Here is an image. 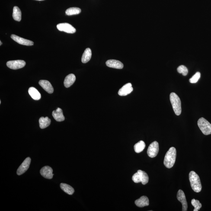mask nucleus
<instances>
[{
  "label": "nucleus",
  "instance_id": "obj_1",
  "mask_svg": "<svg viewBox=\"0 0 211 211\" xmlns=\"http://www.w3.org/2000/svg\"><path fill=\"white\" fill-rule=\"evenodd\" d=\"M177 150L174 147H171L169 149L165 155L164 160V164L167 168H170L174 166L175 164Z\"/></svg>",
  "mask_w": 211,
  "mask_h": 211
},
{
  "label": "nucleus",
  "instance_id": "obj_2",
  "mask_svg": "<svg viewBox=\"0 0 211 211\" xmlns=\"http://www.w3.org/2000/svg\"><path fill=\"white\" fill-rule=\"evenodd\" d=\"M189 180L193 190L196 193L201 191L202 185L199 176L194 171H192L189 173Z\"/></svg>",
  "mask_w": 211,
  "mask_h": 211
},
{
  "label": "nucleus",
  "instance_id": "obj_3",
  "mask_svg": "<svg viewBox=\"0 0 211 211\" xmlns=\"http://www.w3.org/2000/svg\"><path fill=\"white\" fill-rule=\"evenodd\" d=\"M170 99L174 113L177 116H180L181 113V101L180 97L176 93L172 92L170 94Z\"/></svg>",
  "mask_w": 211,
  "mask_h": 211
},
{
  "label": "nucleus",
  "instance_id": "obj_4",
  "mask_svg": "<svg viewBox=\"0 0 211 211\" xmlns=\"http://www.w3.org/2000/svg\"><path fill=\"white\" fill-rule=\"evenodd\" d=\"M197 124L204 135L211 134V124L206 119L203 117L201 118L198 120Z\"/></svg>",
  "mask_w": 211,
  "mask_h": 211
},
{
  "label": "nucleus",
  "instance_id": "obj_5",
  "mask_svg": "<svg viewBox=\"0 0 211 211\" xmlns=\"http://www.w3.org/2000/svg\"><path fill=\"white\" fill-rule=\"evenodd\" d=\"M159 150V144L156 141H154L148 147L147 153L149 157L154 158L158 155Z\"/></svg>",
  "mask_w": 211,
  "mask_h": 211
},
{
  "label": "nucleus",
  "instance_id": "obj_6",
  "mask_svg": "<svg viewBox=\"0 0 211 211\" xmlns=\"http://www.w3.org/2000/svg\"><path fill=\"white\" fill-rule=\"evenodd\" d=\"M57 28L59 31L68 33H74L76 32L75 29L70 24L67 23H60L57 25Z\"/></svg>",
  "mask_w": 211,
  "mask_h": 211
},
{
  "label": "nucleus",
  "instance_id": "obj_7",
  "mask_svg": "<svg viewBox=\"0 0 211 211\" xmlns=\"http://www.w3.org/2000/svg\"><path fill=\"white\" fill-rule=\"evenodd\" d=\"M26 63L24 60L10 61L7 62L6 65L11 69L17 70L22 68L25 66Z\"/></svg>",
  "mask_w": 211,
  "mask_h": 211
},
{
  "label": "nucleus",
  "instance_id": "obj_8",
  "mask_svg": "<svg viewBox=\"0 0 211 211\" xmlns=\"http://www.w3.org/2000/svg\"><path fill=\"white\" fill-rule=\"evenodd\" d=\"M30 161H31V159L30 157H27L24 160L17 170V175H21L28 170L30 167Z\"/></svg>",
  "mask_w": 211,
  "mask_h": 211
},
{
  "label": "nucleus",
  "instance_id": "obj_9",
  "mask_svg": "<svg viewBox=\"0 0 211 211\" xmlns=\"http://www.w3.org/2000/svg\"><path fill=\"white\" fill-rule=\"evenodd\" d=\"M11 37L13 40L17 42L19 44L27 46H32L34 44V42L33 41L20 37L15 34L11 35Z\"/></svg>",
  "mask_w": 211,
  "mask_h": 211
},
{
  "label": "nucleus",
  "instance_id": "obj_10",
  "mask_svg": "<svg viewBox=\"0 0 211 211\" xmlns=\"http://www.w3.org/2000/svg\"><path fill=\"white\" fill-rule=\"evenodd\" d=\"M53 170L49 166H46L41 169L40 173L41 175L45 178L51 179L53 177L54 174Z\"/></svg>",
  "mask_w": 211,
  "mask_h": 211
},
{
  "label": "nucleus",
  "instance_id": "obj_11",
  "mask_svg": "<svg viewBox=\"0 0 211 211\" xmlns=\"http://www.w3.org/2000/svg\"><path fill=\"white\" fill-rule=\"evenodd\" d=\"M177 197L179 201L181 202L182 205V211H187L188 208L187 203L184 192L181 190H179L177 193Z\"/></svg>",
  "mask_w": 211,
  "mask_h": 211
},
{
  "label": "nucleus",
  "instance_id": "obj_12",
  "mask_svg": "<svg viewBox=\"0 0 211 211\" xmlns=\"http://www.w3.org/2000/svg\"><path fill=\"white\" fill-rule=\"evenodd\" d=\"M133 91V88L131 83H128L119 90L118 94L120 96H126L130 94Z\"/></svg>",
  "mask_w": 211,
  "mask_h": 211
},
{
  "label": "nucleus",
  "instance_id": "obj_13",
  "mask_svg": "<svg viewBox=\"0 0 211 211\" xmlns=\"http://www.w3.org/2000/svg\"><path fill=\"white\" fill-rule=\"evenodd\" d=\"M39 84L42 88L49 94H52L54 91V88L51 84L47 80H41L39 82Z\"/></svg>",
  "mask_w": 211,
  "mask_h": 211
},
{
  "label": "nucleus",
  "instance_id": "obj_14",
  "mask_svg": "<svg viewBox=\"0 0 211 211\" xmlns=\"http://www.w3.org/2000/svg\"><path fill=\"white\" fill-rule=\"evenodd\" d=\"M106 65L109 67L117 68V69H122L123 68V63L120 61L115 60V59H110L106 62Z\"/></svg>",
  "mask_w": 211,
  "mask_h": 211
},
{
  "label": "nucleus",
  "instance_id": "obj_15",
  "mask_svg": "<svg viewBox=\"0 0 211 211\" xmlns=\"http://www.w3.org/2000/svg\"><path fill=\"white\" fill-rule=\"evenodd\" d=\"M52 115L57 121L62 122L65 120V118L63 116V111L59 108H58L56 110L53 111Z\"/></svg>",
  "mask_w": 211,
  "mask_h": 211
},
{
  "label": "nucleus",
  "instance_id": "obj_16",
  "mask_svg": "<svg viewBox=\"0 0 211 211\" xmlns=\"http://www.w3.org/2000/svg\"><path fill=\"white\" fill-rule=\"evenodd\" d=\"M135 205L138 207L142 208L149 205V200L147 196H142L135 201Z\"/></svg>",
  "mask_w": 211,
  "mask_h": 211
},
{
  "label": "nucleus",
  "instance_id": "obj_17",
  "mask_svg": "<svg viewBox=\"0 0 211 211\" xmlns=\"http://www.w3.org/2000/svg\"><path fill=\"white\" fill-rule=\"evenodd\" d=\"M76 79L75 75L71 74L67 75L64 81V84L66 88H69L74 84Z\"/></svg>",
  "mask_w": 211,
  "mask_h": 211
},
{
  "label": "nucleus",
  "instance_id": "obj_18",
  "mask_svg": "<svg viewBox=\"0 0 211 211\" xmlns=\"http://www.w3.org/2000/svg\"><path fill=\"white\" fill-rule=\"evenodd\" d=\"M28 92L30 95L34 100H39L41 97L40 92L34 87H30L29 89Z\"/></svg>",
  "mask_w": 211,
  "mask_h": 211
},
{
  "label": "nucleus",
  "instance_id": "obj_19",
  "mask_svg": "<svg viewBox=\"0 0 211 211\" xmlns=\"http://www.w3.org/2000/svg\"><path fill=\"white\" fill-rule=\"evenodd\" d=\"M39 124L40 128L42 129L46 128L50 125L51 119L47 117H41L39 120Z\"/></svg>",
  "mask_w": 211,
  "mask_h": 211
},
{
  "label": "nucleus",
  "instance_id": "obj_20",
  "mask_svg": "<svg viewBox=\"0 0 211 211\" xmlns=\"http://www.w3.org/2000/svg\"><path fill=\"white\" fill-rule=\"evenodd\" d=\"M91 49L87 48L84 51L81 59L83 63H85L88 62L91 59Z\"/></svg>",
  "mask_w": 211,
  "mask_h": 211
},
{
  "label": "nucleus",
  "instance_id": "obj_21",
  "mask_svg": "<svg viewBox=\"0 0 211 211\" xmlns=\"http://www.w3.org/2000/svg\"><path fill=\"white\" fill-rule=\"evenodd\" d=\"M13 17L16 21L20 22L21 20V11L17 6L14 7L13 9Z\"/></svg>",
  "mask_w": 211,
  "mask_h": 211
},
{
  "label": "nucleus",
  "instance_id": "obj_22",
  "mask_svg": "<svg viewBox=\"0 0 211 211\" xmlns=\"http://www.w3.org/2000/svg\"><path fill=\"white\" fill-rule=\"evenodd\" d=\"M60 187L64 192L68 194L72 195L75 193L74 189L70 185L65 183H61Z\"/></svg>",
  "mask_w": 211,
  "mask_h": 211
},
{
  "label": "nucleus",
  "instance_id": "obj_23",
  "mask_svg": "<svg viewBox=\"0 0 211 211\" xmlns=\"http://www.w3.org/2000/svg\"><path fill=\"white\" fill-rule=\"evenodd\" d=\"M137 172L139 173L140 176L141 183L142 184L145 185L148 183L149 180L148 174L145 172L140 170H138Z\"/></svg>",
  "mask_w": 211,
  "mask_h": 211
},
{
  "label": "nucleus",
  "instance_id": "obj_24",
  "mask_svg": "<svg viewBox=\"0 0 211 211\" xmlns=\"http://www.w3.org/2000/svg\"><path fill=\"white\" fill-rule=\"evenodd\" d=\"M145 147V144L143 141L141 140L135 144L134 146L135 152L137 153L142 152Z\"/></svg>",
  "mask_w": 211,
  "mask_h": 211
},
{
  "label": "nucleus",
  "instance_id": "obj_25",
  "mask_svg": "<svg viewBox=\"0 0 211 211\" xmlns=\"http://www.w3.org/2000/svg\"><path fill=\"white\" fill-rule=\"evenodd\" d=\"M81 12V10L79 8L76 7H72L68 9L65 11V14L67 15L70 16L75 15L79 14Z\"/></svg>",
  "mask_w": 211,
  "mask_h": 211
},
{
  "label": "nucleus",
  "instance_id": "obj_26",
  "mask_svg": "<svg viewBox=\"0 0 211 211\" xmlns=\"http://www.w3.org/2000/svg\"><path fill=\"white\" fill-rule=\"evenodd\" d=\"M191 204L194 207L193 211H199V209H200L202 207L201 204L200 203L199 201L196 200L194 199H192Z\"/></svg>",
  "mask_w": 211,
  "mask_h": 211
},
{
  "label": "nucleus",
  "instance_id": "obj_27",
  "mask_svg": "<svg viewBox=\"0 0 211 211\" xmlns=\"http://www.w3.org/2000/svg\"><path fill=\"white\" fill-rule=\"evenodd\" d=\"M177 71L179 73L182 74L184 76L187 75L188 73L187 68L186 67L183 65H180L177 68Z\"/></svg>",
  "mask_w": 211,
  "mask_h": 211
},
{
  "label": "nucleus",
  "instance_id": "obj_28",
  "mask_svg": "<svg viewBox=\"0 0 211 211\" xmlns=\"http://www.w3.org/2000/svg\"><path fill=\"white\" fill-rule=\"evenodd\" d=\"M201 77V73L199 72H196L192 78L189 79V81L191 83H195L198 81Z\"/></svg>",
  "mask_w": 211,
  "mask_h": 211
},
{
  "label": "nucleus",
  "instance_id": "obj_29",
  "mask_svg": "<svg viewBox=\"0 0 211 211\" xmlns=\"http://www.w3.org/2000/svg\"><path fill=\"white\" fill-rule=\"evenodd\" d=\"M132 180L135 183L141 182L140 176L138 172L135 173L132 177Z\"/></svg>",
  "mask_w": 211,
  "mask_h": 211
},
{
  "label": "nucleus",
  "instance_id": "obj_30",
  "mask_svg": "<svg viewBox=\"0 0 211 211\" xmlns=\"http://www.w3.org/2000/svg\"><path fill=\"white\" fill-rule=\"evenodd\" d=\"M0 43H1V44H0V46H1V45L2 44V42H1V41H0Z\"/></svg>",
  "mask_w": 211,
  "mask_h": 211
},
{
  "label": "nucleus",
  "instance_id": "obj_31",
  "mask_svg": "<svg viewBox=\"0 0 211 211\" xmlns=\"http://www.w3.org/2000/svg\"><path fill=\"white\" fill-rule=\"evenodd\" d=\"M36 1H44V0H36Z\"/></svg>",
  "mask_w": 211,
  "mask_h": 211
}]
</instances>
